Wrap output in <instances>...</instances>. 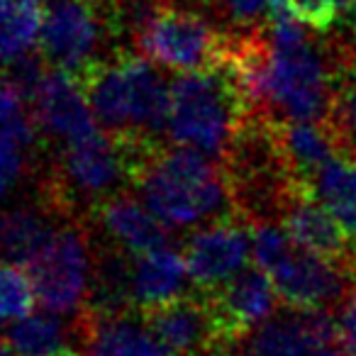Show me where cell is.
<instances>
[{
    "label": "cell",
    "mask_w": 356,
    "mask_h": 356,
    "mask_svg": "<svg viewBox=\"0 0 356 356\" xmlns=\"http://www.w3.org/2000/svg\"><path fill=\"white\" fill-rule=\"evenodd\" d=\"M142 203L168 229H200L242 218L222 163L186 147L154 152L132 178Z\"/></svg>",
    "instance_id": "obj_1"
},
{
    "label": "cell",
    "mask_w": 356,
    "mask_h": 356,
    "mask_svg": "<svg viewBox=\"0 0 356 356\" xmlns=\"http://www.w3.org/2000/svg\"><path fill=\"white\" fill-rule=\"evenodd\" d=\"M76 81L108 134L147 144L168 137L171 83L144 54L122 49Z\"/></svg>",
    "instance_id": "obj_2"
},
{
    "label": "cell",
    "mask_w": 356,
    "mask_h": 356,
    "mask_svg": "<svg viewBox=\"0 0 356 356\" xmlns=\"http://www.w3.org/2000/svg\"><path fill=\"white\" fill-rule=\"evenodd\" d=\"M252 115L227 66L181 74L171 81L168 139L222 163L244 120Z\"/></svg>",
    "instance_id": "obj_3"
},
{
    "label": "cell",
    "mask_w": 356,
    "mask_h": 356,
    "mask_svg": "<svg viewBox=\"0 0 356 356\" xmlns=\"http://www.w3.org/2000/svg\"><path fill=\"white\" fill-rule=\"evenodd\" d=\"M37 47L49 69L74 79L127 49L113 0H47Z\"/></svg>",
    "instance_id": "obj_4"
},
{
    "label": "cell",
    "mask_w": 356,
    "mask_h": 356,
    "mask_svg": "<svg viewBox=\"0 0 356 356\" xmlns=\"http://www.w3.org/2000/svg\"><path fill=\"white\" fill-rule=\"evenodd\" d=\"M229 30L208 13L163 6L134 40L139 54L178 74L220 69L227 54Z\"/></svg>",
    "instance_id": "obj_5"
},
{
    "label": "cell",
    "mask_w": 356,
    "mask_h": 356,
    "mask_svg": "<svg viewBox=\"0 0 356 356\" xmlns=\"http://www.w3.org/2000/svg\"><path fill=\"white\" fill-rule=\"evenodd\" d=\"M93 266L95 247L86 220H64L25 268L44 310L76 317L88 300Z\"/></svg>",
    "instance_id": "obj_6"
},
{
    "label": "cell",
    "mask_w": 356,
    "mask_h": 356,
    "mask_svg": "<svg viewBox=\"0 0 356 356\" xmlns=\"http://www.w3.org/2000/svg\"><path fill=\"white\" fill-rule=\"evenodd\" d=\"M264 271L271 276L281 302L293 310H334L356 286L354 264L320 257L293 237Z\"/></svg>",
    "instance_id": "obj_7"
},
{
    "label": "cell",
    "mask_w": 356,
    "mask_h": 356,
    "mask_svg": "<svg viewBox=\"0 0 356 356\" xmlns=\"http://www.w3.org/2000/svg\"><path fill=\"white\" fill-rule=\"evenodd\" d=\"M139 315L173 356H229L232 351L225 341L208 296L195 288Z\"/></svg>",
    "instance_id": "obj_8"
},
{
    "label": "cell",
    "mask_w": 356,
    "mask_h": 356,
    "mask_svg": "<svg viewBox=\"0 0 356 356\" xmlns=\"http://www.w3.org/2000/svg\"><path fill=\"white\" fill-rule=\"evenodd\" d=\"M339 344V322L332 310L276 312L232 346L229 356H315Z\"/></svg>",
    "instance_id": "obj_9"
},
{
    "label": "cell",
    "mask_w": 356,
    "mask_h": 356,
    "mask_svg": "<svg viewBox=\"0 0 356 356\" xmlns=\"http://www.w3.org/2000/svg\"><path fill=\"white\" fill-rule=\"evenodd\" d=\"M252 227L244 218H232L205 225L186 239L184 257L195 291H215L249 266Z\"/></svg>",
    "instance_id": "obj_10"
},
{
    "label": "cell",
    "mask_w": 356,
    "mask_h": 356,
    "mask_svg": "<svg viewBox=\"0 0 356 356\" xmlns=\"http://www.w3.org/2000/svg\"><path fill=\"white\" fill-rule=\"evenodd\" d=\"M40 137L51 144H71L100 129L81 83L66 71L49 69L30 103Z\"/></svg>",
    "instance_id": "obj_11"
},
{
    "label": "cell",
    "mask_w": 356,
    "mask_h": 356,
    "mask_svg": "<svg viewBox=\"0 0 356 356\" xmlns=\"http://www.w3.org/2000/svg\"><path fill=\"white\" fill-rule=\"evenodd\" d=\"M205 296L213 305V312L218 317V325L229 349L247 332H252L254 327L276 315V307L281 302L271 276L257 264L242 268L237 276H232L227 283L205 293Z\"/></svg>",
    "instance_id": "obj_12"
},
{
    "label": "cell",
    "mask_w": 356,
    "mask_h": 356,
    "mask_svg": "<svg viewBox=\"0 0 356 356\" xmlns=\"http://www.w3.org/2000/svg\"><path fill=\"white\" fill-rule=\"evenodd\" d=\"M90 220L98 222L108 244L127 252L129 257H142L171 244V229L142 200L124 191L105 198L93 210Z\"/></svg>",
    "instance_id": "obj_13"
},
{
    "label": "cell",
    "mask_w": 356,
    "mask_h": 356,
    "mask_svg": "<svg viewBox=\"0 0 356 356\" xmlns=\"http://www.w3.org/2000/svg\"><path fill=\"white\" fill-rule=\"evenodd\" d=\"M86 356H173L139 312H122L113 317H90L86 312L74 317Z\"/></svg>",
    "instance_id": "obj_14"
},
{
    "label": "cell",
    "mask_w": 356,
    "mask_h": 356,
    "mask_svg": "<svg viewBox=\"0 0 356 356\" xmlns=\"http://www.w3.org/2000/svg\"><path fill=\"white\" fill-rule=\"evenodd\" d=\"M191 281L188 264L176 249L161 247L132 259L129 271V300L134 312H147L154 307L186 296Z\"/></svg>",
    "instance_id": "obj_15"
},
{
    "label": "cell",
    "mask_w": 356,
    "mask_h": 356,
    "mask_svg": "<svg viewBox=\"0 0 356 356\" xmlns=\"http://www.w3.org/2000/svg\"><path fill=\"white\" fill-rule=\"evenodd\" d=\"M281 225L300 247L332 261L354 264L351 244L341 225L312 193H298L283 210Z\"/></svg>",
    "instance_id": "obj_16"
},
{
    "label": "cell",
    "mask_w": 356,
    "mask_h": 356,
    "mask_svg": "<svg viewBox=\"0 0 356 356\" xmlns=\"http://www.w3.org/2000/svg\"><path fill=\"white\" fill-rule=\"evenodd\" d=\"M273 129H276V142L283 154L288 171H291L293 181L300 186L302 191L310 193V181L330 159L339 154V144H337L332 129L325 122H315V120H273Z\"/></svg>",
    "instance_id": "obj_17"
},
{
    "label": "cell",
    "mask_w": 356,
    "mask_h": 356,
    "mask_svg": "<svg viewBox=\"0 0 356 356\" xmlns=\"http://www.w3.org/2000/svg\"><path fill=\"white\" fill-rule=\"evenodd\" d=\"M59 222H64V218L42 198L37 203H17L0 210V261L27 266Z\"/></svg>",
    "instance_id": "obj_18"
},
{
    "label": "cell",
    "mask_w": 356,
    "mask_h": 356,
    "mask_svg": "<svg viewBox=\"0 0 356 356\" xmlns=\"http://www.w3.org/2000/svg\"><path fill=\"white\" fill-rule=\"evenodd\" d=\"M310 193L334 215L351 244L356 266V159L334 156L312 176Z\"/></svg>",
    "instance_id": "obj_19"
},
{
    "label": "cell",
    "mask_w": 356,
    "mask_h": 356,
    "mask_svg": "<svg viewBox=\"0 0 356 356\" xmlns=\"http://www.w3.org/2000/svg\"><path fill=\"white\" fill-rule=\"evenodd\" d=\"M79 337L76 320L71 325L64 322L59 312H30V315L15 320L8 327V344L15 349L17 356H51L66 349V341Z\"/></svg>",
    "instance_id": "obj_20"
},
{
    "label": "cell",
    "mask_w": 356,
    "mask_h": 356,
    "mask_svg": "<svg viewBox=\"0 0 356 356\" xmlns=\"http://www.w3.org/2000/svg\"><path fill=\"white\" fill-rule=\"evenodd\" d=\"M40 0H0V69L30 54L40 42Z\"/></svg>",
    "instance_id": "obj_21"
},
{
    "label": "cell",
    "mask_w": 356,
    "mask_h": 356,
    "mask_svg": "<svg viewBox=\"0 0 356 356\" xmlns=\"http://www.w3.org/2000/svg\"><path fill=\"white\" fill-rule=\"evenodd\" d=\"M35 298L30 273L22 271L17 264L0 261V327L30 315Z\"/></svg>",
    "instance_id": "obj_22"
},
{
    "label": "cell",
    "mask_w": 356,
    "mask_h": 356,
    "mask_svg": "<svg viewBox=\"0 0 356 356\" xmlns=\"http://www.w3.org/2000/svg\"><path fill=\"white\" fill-rule=\"evenodd\" d=\"M283 10H288L286 0H213V15H218L220 22L225 17L232 30L264 25Z\"/></svg>",
    "instance_id": "obj_23"
},
{
    "label": "cell",
    "mask_w": 356,
    "mask_h": 356,
    "mask_svg": "<svg viewBox=\"0 0 356 356\" xmlns=\"http://www.w3.org/2000/svg\"><path fill=\"white\" fill-rule=\"evenodd\" d=\"M293 17L312 30H327L341 13L339 0H286Z\"/></svg>",
    "instance_id": "obj_24"
},
{
    "label": "cell",
    "mask_w": 356,
    "mask_h": 356,
    "mask_svg": "<svg viewBox=\"0 0 356 356\" xmlns=\"http://www.w3.org/2000/svg\"><path fill=\"white\" fill-rule=\"evenodd\" d=\"M339 322V346L346 356H356V286L341 302V310L337 315Z\"/></svg>",
    "instance_id": "obj_25"
},
{
    "label": "cell",
    "mask_w": 356,
    "mask_h": 356,
    "mask_svg": "<svg viewBox=\"0 0 356 356\" xmlns=\"http://www.w3.org/2000/svg\"><path fill=\"white\" fill-rule=\"evenodd\" d=\"M349 27H351V40H354V47H356V0L349 8Z\"/></svg>",
    "instance_id": "obj_26"
},
{
    "label": "cell",
    "mask_w": 356,
    "mask_h": 356,
    "mask_svg": "<svg viewBox=\"0 0 356 356\" xmlns=\"http://www.w3.org/2000/svg\"><path fill=\"white\" fill-rule=\"evenodd\" d=\"M315 356H346V354L344 351H337V344H334V346H322Z\"/></svg>",
    "instance_id": "obj_27"
},
{
    "label": "cell",
    "mask_w": 356,
    "mask_h": 356,
    "mask_svg": "<svg viewBox=\"0 0 356 356\" xmlns=\"http://www.w3.org/2000/svg\"><path fill=\"white\" fill-rule=\"evenodd\" d=\"M0 356H17L15 349H13V346L8 344V339H3V337H0Z\"/></svg>",
    "instance_id": "obj_28"
},
{
    "label": "cell",
    "mask_w": 356,
    "mask_h": 356,
    "mask_svg": "<svg viewBox=\"0 0 356 356\" xmlns=\"http://www.w3.org/2000/svg\"><path fill=\"white\" fill-rule=\"evenodd\" d=\"M10 188H13V184H10V181H8V178H3V176H0V198H3V195H6Z\"/></svg>",
    "instance_id": "obj_29"
},
{
    "label": "cell",
    "mask_w": 356,
    "mask_h": 356,
    "mask_svg": "<svg viewBox=\"0 0 356 356\" xmlns=\"http://www.w3.org/2000/svg\"><path fill=\"white\" fill-rule=\"evenodd\" d=\"M51 356H79V354H76V351H71V349H69V346H66V349L56 351V354H51Z\"/></svg>",
    "instance_id": "obj_30"
}]
</instances>
